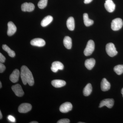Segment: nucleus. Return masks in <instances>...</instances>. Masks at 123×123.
<instances>
[{
    "mask_svg": "<svg viewBox=\"0 0 123 123\" xmlns=\"http://www.w3.org/2000/svg\"><path fill=\"white\" fill-rule=\"evenodd\" d=\"M66 25L68 29L69 30L73 31L75 29V21L73 17L69 18L66 22Z\"/></svg>",
    "mask_w": 123,
    "mask_h": 123,
    "instance_id": "obj_18",
    "label": "nucleus"
},
{
    "mask_svg": "<svg viewBox=\"0 0 123 123\" xmlns=\"http://www.w3.org/2000/svg\"><path fill=\"white\" fill-rule=\"evenodd\" d=\"M2 113H1V111H0V119H1L2 118Z\"/></svg>",
    "mask_w": 123,
    "mask_h": 123,
    "instance_id": "obj_31",
    "label": "nucleus"
},
{
    "mask_svg": "<svg viewBox=\"0 0 123 123\" xmlns=\"http://www.w3.org/2000/svg\"><path fill=\"white\" fill-rule=\"evenodd\" d=\"M53 20V18L51 15H48L42 20L41 25L43 27H45L48 25Z\"/></svg>",
    "mask_w": 123,
    "mask_h": 123,
    "instance_id": "obj_19",
    "label": "nucleus"
},
{
    "mask_svg": "<svg viewBox=\"0 0 123 123\" xmlns=\"http://www.w3.org/2000/svg\"><path fill=\"white\" fill-rule=\"evenodd\" d=\"M114 71L118 75H120L123 73V65H119L115 66L114 68Z\"/></svg>",
    "mask_w": 123,
    "mask_h": 123,
    "instance_id": "obj_24",
    "label": "nucleus"
},
{
    "mask_svg": "<svg viewBox=\"0 0 123 123\" xmlns=\"http://www.w3.org/2000/svg\"><path fill=\"white\" fill-rule=\"evenodd\" d=\"M79 123H82V122H79Z\"/></svg>",
    "mask_w": 123,
    "mask_h": 123,
    "instance_id": "obj_35",
    "label": "nucleus"
},
{
    "mask_svg": "<svg viewBox=\"0 0 123 123\" xmlns=\"http://www.w3.org/2000/svg\"><path fill=\"white\" fill-rule=\"evenodd\" d=\"M3 50L7 52L9 55L11 57H14L15 56V52L14 51L11 50L10 48L6 44H3L2 46Z\"/></svg>",
    "mask_w": 123,
    "mask_h": 123,
    "instance_id": "obj_23",
    "label": "nucleus"
},
{
    "mask_svg": "<svg viewBox=\"0 0 123 123\" xmlns=\"http://www.w3.org/2000/svg\"><path fill=\"white\" fill-rule=\"evenodd\" d=\"M5 57L1 53H0V63H4L5 62Z\"/></svg>",
    "mask_w": 123,
    "mask_h": 123,
    "instance_id": "obj_28",
    "label": "nucleus"
},
{
    "mask_svg": "<svg viewBox=\"0 0 123 123\" xmlns=\"http://www.w3.org/2000/svg\"><path fill=\"white\" fill-rule=\"evenodd\" d=\"M8 118L9 121H11L12 122L14 123L15 122V119L14 117L12 116L9 115L8 116Z\"/></svg>",
    "mask_w": 123,
    "mask_h": 123,
    "instance_id": "obj_29",
    "label": "nucleus"
},
{
    "mask_svg": "<svg viewBox=\"0 0 123 123\" xmlns=\"http://www.w3.org/2000/svg\"><path fill=\"white\" fill-rule=\"evenodd\" d=\"M21 10L22 11L24 12H30L33 11L34 10V5L32 3H27L25 2L23 4L21 5Z\"/></svg>",
    "mask_w": 123,
    "mask_h": 123,
    "instance_id": "obj_10",
    "label": "nucleus"
},
{
    "mask_svg": "<svg viewBox=\"0 0 123 123\" xmlns=\"http://www.w3.org/2000/svg\"><path fill=\"white\" fill-rule=\"evenodd\" d=\"M38 122H37V121H32V122H31L30 123H38Z\"/></svg>",
    "mask_w": 123,
    "mask_h": 123,
    "instance_id": "obj_32",
    "label": "nucleus"
},
{
    "mask_svg": "<svg viewBox=\"0 0 123 123\" xmlns=\"http://www.w3.org/2000/svg\"><path fill=\"white\" fill-rule=\"evenodd\" d=\"M51 84L55 88H61L65 86L66 82L63 80H54L52 81Z\"/></svg>",
    "mask_w": 123,
    "mask_h": 123,
    "instance_id": "obj_17",
    "label": "nucleus"
},
{
    "mask_svg": "<svg viewBox=\"0 0 123 123\" xmlns=\"http://www.w3.org/2000/svg\"><path fill=\"white\" fill-rule=\"evenodd\" d=\"M2 87V84H1V82H0V88H1Z\"/></svg>",
    "mask_w": 123,
    "mask_h": 123,
    "instance_id": "obj_34",
    "label": "nucleus"
},
{
    "mask_svg": "<svg viewBox=\"0 0 123 123\" xmlns=\"http://www.w3.org/2000/svg\"><path fill=\"white\" fill-rule=\"evenodd\" d=\"M20 73L18 69H15L10 75L9 77L10 80L13 83H16L18 80Z\"/></svg>",
    "mask_w": 123,
    "mask_h": 123,
    "instance_id": "obj_14",
    "label": "nucleus"
},
{
    "mask_svg": "<svg viewBox=\"0 0 123 123\" xmlns=\"http://www.w3.org/2000/svg\"><path fill=\"white\" fill-rule=\"evenodd\" d=\"M32 108V106L30 104L24 103L22 104L18 108V111L20 113H26L30 111Z\"/></svg>",
    "mask_w": 123,
    "mask_h": 123,
    "instance_id": "obj_6",
    "label": "nucleus"
},
{
    "mask_svg": "<svg viewBox=\"0 0 123 123\" xmlns=\"http://www.w3.org/2000/svg\"><path fill=\"white\" fill-rule=\"evenodd\" d=\"M17 27L12 22H9L8 23V30L7 34L8 36H11L13 35L17 31Z\"/></svg>",
    "mask_w": 123,
    "mask_h": 123,
    "instance_id": "obj_13",
    "label": "nucleus"
},
{
    "mask_svg": "<svg viewBox=\"0 0 123 123\" xmlns=\"http://www.w3.org/2000/svg\"><path fill=\"white\" fill-rule=\"evenodd\" d=\"M92 86L91 84L89 83L86 86L83 90V94L85 96H88L91 94L92 91Z\"/></svg>",
    "mask_w": 123,
    "mask_h": 123,
    "instance_id": "obj_22",
    "label": "nucleus"
},
{
    "mask_svg": "<svg viewBox=\"0 0 123 123\" xmlns=\"http://www.w3.org/2000/svg\"><path fill=\"white\" fill-rule=\"evenodd\" d=\"M123 24L122 19L119 18H117L112 20L111 23V29L113 31L119 30L122 28Z\"/></svg>",
    "mask_w": 123,
    "mask_h": 123,
    "instance_id": "obj_4",
    "label": "nucleus"
},
{
    "mask_svg": "<svg viewBox=\"0 0 123 123\" xmlns=\"http://www.w3.org/2000/svg\"><path fill=\"white\" fill-rule=\"evenodd\" d=\"M6 69V67L4 65L0 63V73H3Z\"/></svg>",
    "mask_w": 123,
    "mask_h": 123,
    "instance_id": "obj_27",
    "label": "nucleus"
},
{
    "mask_svg": "<svg viewBox=\"0 0 123 123\" xmlns=\"http://www.w3.org/2000/svg\"><path fill=\"white\" fill-rule=\"evenodd\" d=\"M31 44L32 46L42 47L45 45L46 42L43 39L36 38L34 39L31 41Z\"/></svg>",
    "mask_w": 123,
    "mask_h": 123,
    "instance_id": "obj_12",
    "label": "nucleus"
},
{
    "mask_svg": "<svg viewBox=\"0 0 123 123\" xmlns=\"http://www.w3.org/2000/svg\"><path fill=\"white\" fill-rule=\"evenodd\" d=\"M106 50L108 55L111 57H114L118 53L114 44L112 43H109L106 44Z\"/></svg>",
    "mask_w": 123,
    "mask_h": 123,
    "instance_id": "obj_3",
    "label": "nucleus"
},
{
    "mask_svg": "<svg viewBox=\"0 0 123 123\" xmlns=\"http://www.w3.org/2000/svg\"><path fill=\"white\" fill-rule=\"evenodd\" d=\"M95 49L94 42L92 40H89L84 51V54L86 56L90 55L93 53Z\"/></svg>",
    "mask_w": 123,
    "mask_h": 123,
    "instance_id": "obj_2",
    "label": "nucleus"
},
{
    "mask_svg": "<svg viewBox=\"0 0 123 123\" xmlns=\"http://www.w3.org/2000/svg\"><path fill=\"white\" fill-rule=\"evenodd\" d=\"M95 61L93 58H90L86 60L85 62V66L89 70H91L94 67Z\"/></svg>",
    "mask_w": 123,
    "mask_h": 123,
    "instance_id": "obj_16",
    "label": "nucleus"
},
{
    "mask_svg": "<svg viewBox=\"0 0 123 123\" xmlns=\"http://www.w3.org/2000/svg\"><path fill=\"white\" fill-rule=\"evenodd\" d=\"M20 75L24 85L28 84L31 86L34 85V81L32 73L27 66L24 65L22 66Z\"/></svg>",
    "mask_w": 123,
    "mask_h": 123,
    "instance_id": "obj_1",
    "label": "nucleus"
},
{
    "mask_svg": "<svg viewBox=\"0 0 123 123\" xmlns=\"http://www.w3.org/2000/svg\"><path fill=\"white\" fill-rule=\"evenodd\" d=\"M64 66L63 64L59 61H55L52 64L51 70L54 73L57 72L59 70H63Z\"/></svg>",
    "mask_w": 123,
    "mask_h": 123,
    "instance_id": "obj_8",
    "label": "nucleus"
},
{
    "mask_svg": "<svg viewBox=\"0 0 123 123\" xmlns=\"http://www.w3.org/2000/svg\"><path fill=\"white\" fill-rule=\"evenodd\" d=\"M114 101L113 99H106L102 100L99 104V107L101 108L104 106H106L109 108H111L114 105Z\"/></svg>",
    "mask_w": 123,
    "mask_h": 123,
    "instance_id": "obj_9",
    "label": "nucleus"
},
{
    "mask_svg": "<svg viewBox=\"0 0 123 123\" xmlns=\"http://www.w3.org/2000/svg\"><path fill=\"white\" fill-rule=\"evenodd\" d=\"M73 106L72 104L66 102L62 104L60 107V111L62 113H66L71 111L72 109Z\"/></svg>",
    "mask_w": 123,
    "mask_h": 123,
    "instance_id": "obj_7",
    "label": "nucleus"
},
{
    "mask_svg": "<svg viewBox=\"0 0 123 123\" xmlns=\"http://www.w3.org/2000/svg\"><path fill=\"white\" fill-rule=\"evenodd\" d=\"M121 94H122V95H123V88L121 90Z\"/></svg>",
    "mask_w": 123,
    "mask_h": 123,
    "instance_id": "obj_33",
    "label": "nucleus"
},
{
    "mask_svg": "<svg viewBox=\"0 0 123 123\" xmlns=\"http://www.w3.org/2000/svg\"><path fill=\"white\" fill-rule=\"evenodd\" d=\"M93 0H84V3L85 4H89L92 2Z\"/></svg>",
    "mask_w": 123,
    "mask_h": 123,
    "instance_id": "obj_30",
    "label": "nucleus"
},
{
    "mask_svg": "<svg viewBox=\"0 0 123 123\" xmlns=\"http://www.w3.org/2000/svg\"><path fill=\"white\" fill-rule=\"evenodd\" d=\"M104 6L107 11L109 12H112L115 8V5L112 0H106Z\"/></svg>",
    "mask_w": 123,
    "mask_h": 123,
    "instance_id": "obj_11",
    "label": "nucleus"
},
{
    "mask_svg": "<svg viewBox=\"0 0 123 123\" xmlns=\"http://www.w3.org/2000/svg\"><path fill=\"white\" fill-rule=\"evenodd\" d=\"M63 44L67 49H70L72 47V39L69 36H65L63 40Z\"/></svg>",
    "mask_w": 123,
    "mask_h": 123,
    "instance_id": "obj_20",
    "label": "nucleus"
},
{
    "mask_svg": "<svg viewBox=\"0 0 123 123\" xmlns=\"http://www.w3.org/2000/svg\"><path fill=\"white\" fill-rule=\"evenodd\" d=\"M83 18H84V24L86 26H89L92 25L93 24V21L89 18L88 14L86 13L84 14L83 15Z\"/></svg>",
    "mask_w": 123,
    "mask_h": 123,
    "instance_id": "obj_21",
    "label": "nucleus"
},
{
    "mask_svg": "<svg viewBox=\"0 0 123 123\" xmlns=\"http://www.w3.org/2000/svg\"><path fill=\"white\" fill-rule=\"evenodd\" d=\"M111 88V84L106 78H104L102 80L101 83V90L102 91H107Z\"/></svg>",
    "mask_w": 123,
    "mask_h": 123,
    "instance_id": "obj_15",
    "label": "nucleus"
},
{
    "mask_svg": "<svg viewBox=\"0 0 123 123\" xmlns=\"http://www.w3.org/2000/svg\"><path fill=\"white\" fill-rule=\"evenodd\" d=\"M48 0H40L38 4V6L39 8L43 9L47 6Z\"/></svg>",
    "mask_w": 123,
    "mask_h": 123,
    "instance_id": "obj_25",
    "label": "nucleus"
},
{
    "mask_svg": "<svg viewBox=\"0 0 123 123\" xmlns=\"http://www.w3.org/2000/svg\"><path fill=\"white\" fill-rule=\"evenodd\" d=\"M12 89L16 96L22 97L24 95V92L20 84H17L12 86Z\"/></svg>",
    "mask_w": 123,
    "mask_h": 123,
    "instance_id": "obj_5",
    "label": "nucleus"
},
{
    "mask_svg": "<svg viewBox=\"0 0 123 123\" xmlns=\"http://www.w3.org/2000/svg\"><path fill=\"white\" fill-rule=\"evenodd\" d=\"M70 120L68 119H63L60 120L57 122V123H69Z\"/></svg>",
    "mask_w": 123,
    "mask_h": 123,
    "instance_id": "obj_26",
    "label": "nucleus"
}]
</instances>
